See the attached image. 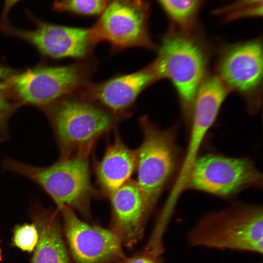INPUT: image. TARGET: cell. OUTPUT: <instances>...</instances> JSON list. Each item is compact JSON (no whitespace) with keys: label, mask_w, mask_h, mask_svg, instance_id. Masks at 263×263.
I'll return each instance as SVG.
<instances>
[{"label":"cell","mask_w":263,"mask_h":263,"mask_svg":"<svg viewBox=\"0 0 263 263\" xmlns=\"http://www.w3.org/2000/svg\"><path fill=\"white\" fill-rule=\"evenodd\" d=\"M198 29L184 30L170 25L157 46L151 63L158 80H169L178 96L183 115L190 122L194 101L207 68L211 50Z\"/></svg>","instance_id":"cell-1"},{"label":"cell","mask_w":263,"mask_h":263,"mask_svg":"<svg viewBox=\"0 0 263 263\" xmlns=\"http://www.w3.org/2000/svg\"><path fill=\"white\" fill-rule=\"evenodd\" d=\"M53 128L59 158L90 155L97 141L115 130L120 121L76 93L43 110Z\"/></svg>","instance_id":"cell-2"},{"label":"cell","mask_w":263,"mask_h":263,"mask_svg":"<svg viewBox=\"0 0 263 263\" xmlns=\"http://www.w3.org/2000/svg\"><path fill=\"white\" fill-rule=\"evenodd\" d=\"M89 156L76 155L59 158L53 165L45 167L7 159L3 167L37 184L52 199L57 210L67 207L89 219L91 201L95 191L91 180Z\"/></svg>","instance_id":"cell-3"},{"label":"cell","mask_w":263,"mask_h":263,"mask_svg":"<svg viewBox=\"0 0 263 263\" xmlns=\"http://www.w3.org/2000/svg\"><path fill=\"white\" fill-rule=\"evenodd\" d=\"M96 65L91 57L65 65H40L17 72L3 82L19 107L29 105L43 110L89 82Z\"/></svg>","instance_id":"cell-4"},{"label":"cell","mask_w":263,"mask_h":263,"mask_svg":"<svg viewBox=\"0 0 263 263\" xmlns=\"http://www.w3.org/2000/svg\"><path fill=\"white\" fill-rule=\"evenodd\" d=\"M262 206L235 204L202 218L188 232L193 246L231 249L263 254Z\"/></svg>","instance_id":"cell-5"},{"label":"cell","mask_w":263,"mask_h":263,"mask_svg":"<svg viewBox=\"0 0 263 263\" xmlns=\"http://www.w3.org/2000/svg\"><path fill=\"white\" fill-rule=\"evenodd\" d=\"M139 124L143 140L137 150V181L148 216L179 165L176 127L160 129L148 116Z\"/></svg>","instance_id":"cell-6"},{"label":"cell","mask_w":263,"mask_h":263,"mask_svg":"<svg viewBox=\"0 0 263 263\" xmlns=\"http://www.w3.org/2000/svg\"><path fill=\"white\" fill-rule=\"evenodd\" d=\"M150 10L148 0H108L89 28L92 41L95 45L108 42L112 53L132 47L156 50L149 28Z\"/></svg>","instance_id":"cell-7"},{"label":"cell","mask_w":263,"mask_h":263,"mask_svg":"<svg viewBox=\"0 0 263 263\" xmlns=\"http://www.w3.org/2000/svg\"><path fill=\"white\" fill-rule=\"evenodd\" d=\"M263 62L259 38L224 44L218 51L214 74L229 92L244 98L251 113L259 111L262 103Z\"/></svg>","instance_id":"cell-8"},{"label":"cell","mask_w":263,"mask_h":263,"mask_svg":"<svg viewBox=\"0 0 263 263\" xmlns=\"http://www.w3.org/2000/svg\"><path fill=\"white\" fill-rule=\"evenodd\" d=\"M262 173L247 158L209 154L197 157L190 170L187 188L227 197L250 187H260Z\"/></svg>","instance_id":"cell-9"},{"label":"cell","mask_w":263,"mask_h":263,"mask_svg":"<svg viewBox=\"0 0 263 263\" xmlns=\"http://www.w3.org/2000/svg\"><path fill=\"white\" fill-rule=\"evenodd\" d=\"M26 14L34 25V29H19L8 21L0 23L1 32L26 41L44 57L78 60L91 57L95 44L91 39L89 28L51 23L37 18L29 10Z\"/></svg>","instance_id":"cell-10"},{"label":"cell","mask_w":263,"mask_h":263,"mask_svg":"<svg viewBox=\"0 0 263 263\" xmlns=\"http://www.w3.org/2000/svg\"><path fill=\"white\" fill-rule=\"evenodd\" d=\"M64 233L75 263H115L125 258L122 242L112 230L81 220L67 207L59 210Z\"/></svg>","instance_id":"cell-11"},{"label":"cell","mask_w":263,"mask_h":263,"mask_svg":"<svg viewBox=\"0 0 263 263\" xmlns=\"http://www.w3.org/2000/svg\"><path fill=\"white\" fill-rule=\"evenodd\" d=\"M157 80L150 63L135 72L116 75L99 82L90 81L76 93L98 105L121 121L131 116L138 96Z\"/></svg>","instance_id":"cell-12"},{"label":"cell","mask_w":263,"mask_h":263,"mask_svg":"<svg viewBox=\"0 0 263 263\" xmlns=\"http://www.w3.org/2000/svg\"><path fill=\"white\" fill-rule=\"evenodd\" d=\"M112 209V230L122 243L132 247L141 239L147 215L135 181L129 180L109 197Z\"/></svg>","instance_id":"cell-13"},{"label":"cell","mask_w":263,"mask_h":263,"mask_svg":"<svg viewBox=\"0 0 263 263\" xmlns=\"http://www.w3.org/2000/svg\"><path fill=\"white\" fill-rule=\"evenodd\" d=\"M136 163L137 150L128 147L116 132L113 141L108 144L102 158L95 165L98 194L109 197L130 180Z\"/></svg>","instance_id":"cell-14"},{"label":"cell","mask_w":263,"mask_h":263,"mask_svg":"<svg viewBox=\"0 0 263 263\" xmlns=\"http://www.w3.org/2000/svg\"><path fill=\"white\" fill-rule=\"evenodd\" d=\"M30 216L39 236L30 263H72L63 240L58 211L36 204Z\"/></svg>","instance_id":"cell-15"},{"label":"cell","mask_w":263,"mask_h":263,"mask_svg":"<svg viewBox=\"0 0 263 263\" xmlns=\"http://www.w3.org/2000/svg\"><path fill=\"white\" fill-rule=\"evenodd\" d=\"M171 22L184 30L198 28V16L205 0H157Z\"/></svg>","instance_id":"cell-16"},{"label":"cell","mask_w":263,"mask_h":263,"mask_svg":"<svg viewBox=\"0 0 263 263\" xmlns=\"http://www.w3.org/2000/svg\"><path fill=\"white\" fill-rule=\"evenodd\" d=\"M213 13L221 16L226 22L244 18H259L263 15V0H235L214 10Z\"/></svg>","instance_id":"cell-17"},{"label":"cell","mask_w":263,"mask_h":263,"mask_svg":"<svg viewBox=\"0 0 263 263\" xmlns=\"http://www.w3.org/2000/svg\"><path fill=\"white\" fill-rule=\"evenodd\" d=\"M108 0H56L53 9L58 13L67 12L82 16L100 15Z\"/></svg>","instance_id":"cell-18"},{"label":"cell","mask_w":263,"mask_h":263,"mask_svg":"<svg viewBox=\"0 0 263 263\" xmlns=\"http://www.w3.org/2000/svg\"><path fill=\"white\" fill-rule=\"evenodd\" d=\"M38 237V230L34 223L17 225L13 230V244L23 251L30 253L37 246Z\"/></svg>","instance_id":"cell-19"},{"label":"cell","mask_w":263,"mask_h":263,"mask_svg":"<svg viewBox=\"0 0 263 263\" xmlns=\"http://www.w3.org/2000/svg\"><path fill=\"white\" fill-rule=\"evenodd\" d=\"M3 82H0V142L5 141L8 136V121L19 107Z\"/></svg>","instance_id":"cell-20"},{"label":"cell","mask_w":263,"mask_h":263,"mask_svg":"<svg viewBox=\"0 0 263 263\" xmlns=\"http://www.w3.org/2000/svg\"><path fill=\"white\" fill-rule=\"evenodd\" d=\"M155 258L146 255H138L130 258H125L120 263H159Z\"/></svg>","instance_id":"cell-21"},{"label":"cell","mask_w":263,"mask_h":263,"mask_svg":"<svg viewBox=\"0 0 263 263\" xmlns=\"http://www.w3.org/2000/svg\"><path fill=\"white\" fill-rule=\"evenodd\" d=\"M21 0H4L2 11L0 17V23H4L9 21L8 15L12 8Z\"/></svg>","instance_id":"cell-22"},{"label":"cell","mask_w":263,"mask_h":263,"mask_svg":"<svg viewBox=\"0 0 263 263\" xmlns=\"http://www.w3.org/2000/svg\"><path fill=\"white\" fill-rule=\"evenodd\" d=\"M16 72L17 71L13 69L0 64V79L6 80Z\"/></svg>","instance_id":"cell-23"},{"label":"cell","mask_w":263,"mask_h":263,"mask_svg":"<svg viewBox=\"0 0 263 263\" xmlns=\"http://www.w3.org/2000/svg\"><path fill=\"white\" fill-rule=\"evenodd\" d=\"M1 259H2L1 258V250L0 249V263L1 261Z\"/></svg>","instance_id":"cell-24"}]
</instances>
